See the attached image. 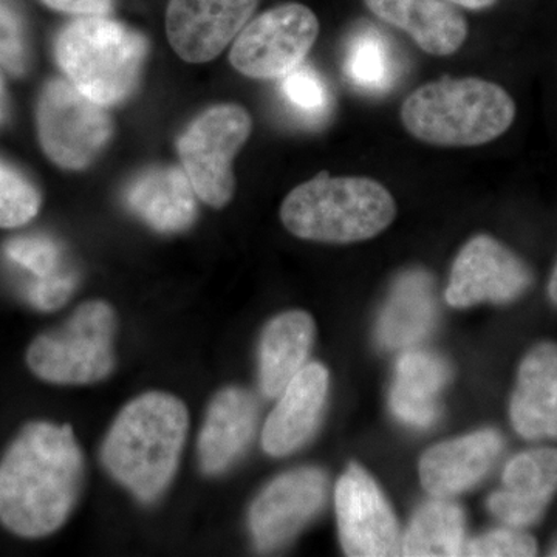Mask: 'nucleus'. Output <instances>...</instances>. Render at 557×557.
Listing matches in <instances>:
<instances>
[{
  "mask_svg": "<svg viewBox=\"0 0 557 557\" xmlns=\"http://www.w3.org/2000/svg\"><path fill=\"white\" fill-rule=\"evenodd\" d=\"M84 483V457L69 424H28L0 463V522L22 537L64 525Z\"/></svg>",
  "mask_w": 557,
  "mask_h": 557,
  "instance_id": "nucleus-1",
  "label": "nucleus"
},
{
  "mask_svg": "<svg viewBox=\"0 0 557 557\" xmlns=\"http://www.w3.org/2000/svg\"><path fill=\"white\" fill-rule=\"evenodd\" d=\"M185 403L164 392H146L124 406L102 443L109 474L143 504L170 487L188 434Z\"/></svg>",
  "mask_w": 557,
  "mask_h": 557,
  "instance_id": "nucleus-2",
  "label": "nucleus"
},
{
  "mask_svg": "<svg viewBox=\"0 0 557 557\" xmlns=\"http://www.w3.org/2000/svg\"><path fill=\"white\" fill-rule=\"evenodd\" d=\"M397 205L381 183L366 177H332L327 172L302 183L281 208L285 228L304 240L354 244L379 236L394 222Z\"/></svg>",
  "mask_w": 557,
  "mask_h": 557,
  "instance_id": "nucleus-3",
  "label": "nucleus"
},
{
  "mask_svg": "<svg viewBox=\"0 0 557 557\" xmlns=\"http://www.w3.org/2000/svg\"><path fill=\"white\" fill-rule=\"evenodd\" d=\"M516 116L507 90L478 78H443L409 95L401 108L406 129L432 146L469 148L504 135Z\"/></svg>",
  "mask_w": 557,
  "mask_h": 557,
  "instance_id": "nucleus-4",
  "label": "nucleus"
},
{
  "mask_svg": "<svg viewBox=\"0 0 557 557\" xmlns=\"http://www.w3.org/2000/svg\"><path fill=\"white\" fill-rule=\"evenodd\" d=\"M146 53L145 36L106 16L70 22L54 44V57L67 81L104 108L134 94Z\"/></svg>",
  "mask_w": 557,
  "mask_h": 557,
  "instance_id": "nucleus-5",
  "label": "nucleus"
},
{
  "mask_svg": "<svg viewBox=\"0 0 557 557\" xmlns=\"http://www.w3.org/2000/svg\"><path fill=\"white\" fill-rule=\"evenodd\" d=\"M115 311L104 300L84 302L62 327L28 348V366L54 384H94L115 369Z\"/></svg>",
  "mask_w": 557,
  "mask_h": 557,
  "instance_id": "nucleus-6",
  "label": "nucleus"
},
{
  "mask_svg": "<svg viewBox=\"0 0 557 557\" xmlns=\"http://www.w3.org/2000/svg\"><path fill=\"white\" fill-rule=\"evenodd\" d=\"M251 134V116L236 104L214 106L197 116L178 139V156L190 185L205 203L223 208L234 196L233 160Z\"/></svg>",
  "mask_w": 557,
  "mask_h": 557,
  "instance_id": "nucleus-7",
  "label": "nucleus"
},
{
  "mask_svg": "<svg viewBox=\"0 0 557 557\" xmlns=\"http://www.w3.org/2000/svg\"><path fill=\"white\" fill-rule=\"evenodd\" d=\"M36 119L44 152L64 170L89 166L112 135L104 106L81 94L67 79H53L44 87Z\"/></svg>",
  "mask_w": 557,
  "mask_h": 557,
  "instance_id": "nucleus-8",
  "label": "nucleus"
},
{
  "mask_svg": "<svg viewBox=\"0 0 557 557\" xmlns=\"http://www.w3.org/2000/svg\"><path fill=\"white\" fill-rule=\"evenodd\" d=\"M318 35L313 11L300 3H285L245 25L234 40L230 61L249 78H282L302 64Z\"/></svg>",
  "mask_w": 557,
  "mask_h": 557,
  "instance_id": "nucleus-9",
  "label": "nucleus"
},
{
  "mask_svg": "<svg viewBox=\"0 0 557 557\" xmlns=\"http://www.w3.org/2000/svg\"><path fill=\"white\" fill-rule=\"evenodd\" d=\"M336 519L341 547L347 556H398L397 518L375 480L351 463L336 483Z\"/></svg>",
  "mask_w": 557,
  "mask_h": 557,
  "instance_id": "nucleus-10",
  "label": "nucleus"
},
{
  "mask_svg": "<svg viewBox=\"0 0 557 557\" xmlns=\"http://www.w3.org/2000/svg\"><path fill=\"white\" fill-rule=\"evenodd\" d=\"M533 274L511 249L490 236H478L460 249L445 298L450 307L468 309L482 302L508 304L519 299Z\"/></svg>",
  "mask_w": 557,
  "mask_h": 557,
  "instance_id": "nucleus-11",
  "label": "nucleus"
},
{
  "mask_svg": "<svg viewBox=\"0 0 557 557\" xmlns=\"http://www.w3.org/2000/svg\"><path fill=\"white\" fill-rule=\"evenodd\" d=\"M329 479L318 468L285 472L263 487L249 509V530L260 552L292 541L324 507Z\"/></svg>",
  "mask_w": 557,
  "mask_h": 557,
  "instance_id": "nucleus-12",
  "label": "nucleus"
},
{
  "mask_svg": "<svg viewBox=\"0 0 557 557\" xmlns=\"http://www.w3.org/2000/svg\"><path fill=\"white\" fill-rule=\"evenodd\" d=\"M260 0H170L166 33L182 60L201 64L218 58L244 30Z\"/></svg>",
  "mask_w": 557,
  "mask_h": 557,
  "instance_id": "nucleus-13",
  "label": "nucleus"
},
{
  "mask_svg": "<svg viewBox=\"0 0 557 557\" xmlns=\"http://www.w3.org/2000/svg\"><path fill=\"white\" fill-rule=\"evenodd\" d=\"M329 394V370L310 362L296 373L267 418L262 446L273 457L302 448L317 431Z\"/></svg>",
  "mask_w": 557,
  "mask_h": 557,
  "instance_id": "nucleus-14",
  "label": "nucleus"
},
{
  "mask_svg": "<svg viewBox=\"0 0 557 557\" xmlns=\"http://www.w3.org/2000/svg\"><path fill=\"white\" fill-rule=\"evenodd\" d=\"M504 449L494 429L438 443L420 460V480L432 497L449 498L483 480Z\"/></svg>",
  "mask_w": 557,
  "mask_h": 557,
  "instance_id": "nucleus-15",
  "label": "nucleus"
},
{
  "mask_svg": "<svg viewBox=\"0 0 557 557\" xmlns=\"http://www.w3.org/2000/svg\"><path fill=\"white\" fill-rule=\"evenodd\" d=\"M557 493V449L527 450L504 471V487L487 498L490 511L508 527L533 525Z\"/></svg>",
  "mask_w": 557,
  "mask_h": 557,
  "instance_id": "nucleus-16",
  "label": "nucleus"
},
{
  "mask_svg": "<svg viewBox=\"0 0 557 557\" xmlns=\"http://www.w3.org/2000/svg\"><path fill=\"white\" fill-rule=\"evenodd\" d=\"M258 421V405L251 392L222 388L209 405L199 438V461L207 475L228 471L247 450Z\"/></svg>",
  "mask_w": 557,
  "mask_h": 557,
  "instance_id": "nucleus-17",
  "label": "nucleus"
},
{
  "mask_svg": "<svg viewBox=\"0 0 557 557\" xmlns=\"http://www.w3.org/2000/svg\"><path fill=\"white\" fill-rule=\"evenodd\" d=\"M509 417L523 438H557V344H537L523 358Z\"/></svg>",
  "mask_w": 557,
  "mask_h": 557,
  "instance_id": "nucleus-18",
  "label": "nucleus"
},
{
  "mask_svg": "<svg viewBox=\"0 0 557 557\" xmlns=\"http://www.w3.org/2000/svg\"><path fill=\"white\" fill-rule=\"evenodd\" d=\"M388 25L408 33L421 50L434 57L456 53L468 38V24L446 0H364Z\"/></svg>",
  "mask_w": 557,
  "mask_h": 557,
  "instance_id": "nucleus-19",
  "label": "nucleus"
},
{
  "mask_svg": "<svg viewBox=\"0 0 557 557\" xmlns=\"http://www.w3.org/2000/svg\"><path fill=\"white\" fill-rule=\"evenodd\" d=\"M196 190L183 168H156L138 175L126 190V205L150 228L182 233L197 218Z\"/></svg>",
  "mask_w": 557,
  "mask_h": 557,
  "instance_id": "nucleus-20",
  "label": "nucleus"
},
{
  "mask_svg": "<svg viewBox=\"0 0 557 557\" xmlns=\"http://www.w3.org/2000/svg\"><path fill=\"white\" fill-rule=\"evenodd\" d=\"M437 299L434 281L423 270H410L395 281L376 325V341L386 350L417 346L434 329Z\"/></svg>",
  "mask_w": 557,
  "mask_h": 557,
  "instance_id": "nucleus-21",
  "label": "nucleus"
},
{
  "mask_svg": "<svg viewBox=\"0 0 557 557\" xmlns=\"http://www.w3.org/2000/svg\"><path fill=\"white\" fill-rule=\"evenodd\" d=\"M3 256L28 276L27 299L42 311L61 309L76 288L75 271L65 265L64 251L44 234H27L7 242Z\"/></svg>",
  "mask_w": 557,
  "mask_h": 557,
  "instance_id": "nucleus-22",
  "label": "nucleus"
},
{
  "mask_svg": "<svg viewBox=\"0 0 557 557\" xmlns=\"http://www.w3.org/2000/svg\"><path fill=\"white\" fill-rule=\"evenodd\" d=\"M450 368L438 355L410 350L401 355L391 388V409L403 423L429 428L442 413L440 394L449 383Z\"/></svg>",
  "mask_w": 557,
  "mask_h": 557,
  "instance_id": "nucleus-23",
  "label": "nucleus"
},
{
  "mask_svg": "<svg viewBox=\"0 0 557 557\" xmlns=\"http://www.w3.org/2000/svg\"><path fill=\"white\" fill-rule=\"evenodd\" d=\"M313 318L306 311L277 314L263 329L259 344V384L267 398H276L307 364L314 341Z\"/></svg>",
  "mask_w": 557,
  "mask_h": 557,
  "instance_id": "nucleus-24",
  "label": "nucleus"
},
{
  "mask_svg": "<svg viewBox=\"0 0 557 557\" xmlns=\"http://www.w3.org/2000/svg\"><path fill=\"white\" fill-rule=\"evenodd\" d=\"M344 75L355 89L383 95L394 89L401 64L394 44L373 25H359L344 50Z\"/></svg>",
  "mask_w": 557,
  "mask_h": 557,
  "instance_id": "nucleus-25",
  "label": "nucleus"
},
{
  "mask_svg": "<svg viewBox=\"0 0 557 557\" xmlns=\"http://www.w3.org/2000/svg\"><path fill=\"white\" fill-rule=\"evenodd\" d=\"M467 518L460 505L435 497L418 509L401 539L403 556H463Z\"/></svg>",
  "mask_w": 557,
  "mask_h": 557,
  "instance_id": "nucleus-26",
  "label": "nucleus"
},
{
  "mask_svg": "<svg viewBox=\"0 0 557 557\" xmlns=\"http://www.w3.org/2000/svg\"><path fill=\"white\" fill-rule=\"evenodd\" d=\"M281 95L287 108L307 123L324 119L332 106L327 84L310 65L300 64L282 76Z\"/></svg>",
  "mask_w": 557,
  "mask_h": 557,
  "instance_id": "nucleus-27",
  "label": "nucleus"
},
{
  "mask_svg": "<svg viewBox=\"0 0 557 557\" xmlns=\"http://www.w3.org/2000/svg\"><path fill=\"white\" fill-rule=\"evenodd\" d=\"M40 194L30 180L0 160V228H17L36 218Z\"/></svg>",
  "mask_w": 557,
  "mask_h": 557,
  "instance_id": "nucleus-28",
  "label": "nucleus"
},
{
  "mask_svg": "<svg viewBox=\"0 0 557 557\" xmlns=\"http://www.w3.org/2000/svg\"><path fill=\"white\" fill-rule=\"evenodd\" d=\"M30 62L27 28L14 0H0V69L24 75Z\"/></svg>",
  "mask_w": 557,
  "mask_h": 557,
  "instance_id": "nucleus-29",
  "label": "nucleus"
},
{
  "mask_svg": "<svg viewBox=\"0 0 557 557\" xmlns=\"http://www.w3.org/2000/svg\"><path fill=\"white\" fill-rule=\"evenodd\" d=\"M533 536L520 528H500L467 541L463 556H536Z\"/></svg>",
  "mask_w": 557,
  "mask_h": 557,
  "instance_id": "nucleus-30",
  "label": "nucleus"
},
{
  "mask_svg": "<svg viewBox=\"0 0 557 557\" xmlns=\"http://www.w3.org/2000/svg\"><path fill=\"white\" fill-rule=\"evenodd\" d=\"M44 5L73 16H106L113 9L115 0H40Z\"/></svg>",
  "mask_w": 557,
  "mask_h": 557,
  "instance_id": "nucleus-31",
  "label": "nucleus"
},
{
  "mask_svg": "<svg viewBox=\"0 0 557 557\" xmlns=\"http://www.w3.org/2000/svg\"><path fill=\"white\" fill-rule=\"evenodd\" d=\"M7 119H9V95H7L5 81L0 72V127L5 124Z\"/></svg>",
  "mask_w": 557,
  "mask_h": 557,
  "instance_id": "nucleus-32",
  "label": "nucleus"
},
{
  "mask_svg": "<svg viewBox=\"0 0 557 557\" xmlns=\"http://www.w3.org/2000/svg\"><path fill=\"white\" fill-rule=\"evenodd\" d=\"M449 2L468 10H483L493 5L496 0H449Z\"/></svg>",
  "mask_w": 557,
  "mask_h": 557,
  "instance_id": "nucleus-33",
  "label": "nucleus"
},
{
  "mask_svg": "<svg viewBox=\"0 0 557 557\" xmlns=\"http://www.w3.org/2000/svg\"><path fill=\"white\" fill-rule=\"evenodd\" d=\"M548 295L557 306V265L555 271H553L552 278H549Z\"/></svg>",
  "mask_w": 557,
  "mask_h": 557,
  "instance_id": "nucleus-34",
  "label": "nucleus"
},
{
  "mask_svg": "<svg viewBox=\"0 0 557 557\" xmlns=\"http://www.w3.org/2000/svg\"><path fill=\"white\" fill-rule=\"evenodd\" d=\"M552 556H557V544L555 545V548L552 549V553H549Z\"/></svg>",
  "mask_w": 557,
  "mask_h": 557,
  "instance_id": "nucleus-35",
  "label": "nucleus"
}]
</instances>
